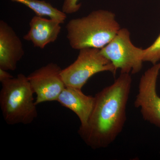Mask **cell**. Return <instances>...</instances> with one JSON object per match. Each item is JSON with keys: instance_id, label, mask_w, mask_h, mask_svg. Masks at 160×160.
Segmentation results:
<instances>
[{"instance_id": "obj_1", "label": "cell", "mask_w": 160, "mask_h": 160, "mask_svg": "<svg viewBox=\"0 0 160 160\" xmlns=\"http://www.w3.org/2000/svg\"><path fill=\"white\" fill-rule=\"evenodd\" d=\"M132 82L130 74L121 73L113 84L95 96L94 106L87 125L78 131L92 149L107 148L122 131L127 119L126 107Z\"/></svg>"}, {"instance_id": "obj_2", "label": "cell", "mask_w": 160, "mask_h": 160, "mask_svg": "<svg viewBox=\"0 0 160 160\" xmlns=\"http://www.w3.org/2000/svg\"><path fill=\"white\" fill-rule=\"evenodd\" d=\"M113 12L99 9L82 18L72 19L66 26L67 38L72 49H101L121 29Z\"/></svg>"}, {"instance_id": "obj_3", "label": "cell", "mask_w": 160, "mask_h": 160, "mask_svg": "<svg viewBox=\"0 0 160 160\" xmlns=\"http://www.w3.org/2000/svg\"><path fill=\"white\" fill-rule=\"evenodd\" d=\"M1 83L0 106L6 122L31 124L37 117L38 111L27 77L21 73Z\"/></svg>"}, {"instance_id": "obj_4", "label": "cell", "mask_w": 160, "mask_h": 160, "mask_svg": "<svg viewBox=\"0 0 160 160\" xmlns=\"http://www.w3.org/2000/svg\"><path fill=\"white\" fill-rule=\"evenodd\" d=\"M117 69L99 49L86 48L79 50L77 59L65 69L61 76L66 86L82 89L92 76L109 72L115 76Z\"/></svg>"}, {"instance_id": "obj_5", "label": "cell", "mask_w": 160, "mask_h": 160, "mask_svg": "<svg viewBox=\"0 0 160 160\" xmlns=\"http://www.w3.org/2000/svg\"><path fill=\"white\" fill-rule=\"evenodd\" d=\"M100 50L116 69L121 70V73L136 74L142 68L144 49L132 44L130 32L126 28L120 29L115 37Z\"/></svg>"}, {"instance_id": "obj_6", "label": "cell", "mask_w": 160, "mask_h": 160, "mask_svg": "<svg viewBox=\"0 0 160 160\" xmlns=\"http://www.w3.org/2000/svg\"><path fill=\"white\" fill-rule=\"evenodd\" d=\"M160 72V62L152 65L142 75L134 103L140 109L143 118L160 129V97L157 84Z\"/></svg>"}, {"instance_id": "obj_7", "label": "cell", "mask_w": 160, "mask_h": 160, "mask_svg": "<svg viewBox=\"0 0 160 160\" xmlns=\"http://www.w3.org/2000/svg\"><path fill=\"white\" fill-rule=\"evenodd\" d=\"M62 69L54 63H49L35 70L27 76L34 93L36 105L44 102L57 101L66 85L63 82Z\"/></svg>"}, {"instance_id": "obj_8", "label": "cell", "mask_w": 160, "mask_h": 160, "mask_svg": "<svg viewBox=\"0 0 160 160\" xmlns=\"http://www.w3.org/2000/svg\"><path fill=\"white\" fill-rule=\"evenodd\" d=\"M25 54L22 41L13 29L0 21V69L14 71Z\"/></svg>"}, {"instance_id": "obj_9", "label": "cell", "mask_w": 160, "mask_h": 160, "mask_svg": "<svg viewBox=\"0 0 160 160\" xmlns=\"http://www.w3.org/2000/svg\"><path fill=\"white\" fill-rule=\"evenodd\" d=\"M61 23L57 20L36 15L29 22V30L23 38L37 48L43 49L57 39L61 31Z\"/></svg>"}, {"instance_id": "obj_10", "label": "cell", "mask_w": 160, "mask_h": 160, "mask_svg": "<svg viewBox=\"0 0 160 160\" xmlns=\"http://www.w3.org/2000/svg\"><path fill=\"white\" fill-rule=\"evenodd\" d=\"M57 102L77 115L81 122L80 128L87 125L94 106V97L86 95L82 89L66 86Z\"/></svg>"}, {"instance_id": "obj_11", "label": "cell", "mask_w": 160, "mask_h": 160, "mask_svg": "<svg viewBox=\"0 0 160 160\" xmlns=\"http://www.w3.org/2000/svg\"><path fill=\"white\" fill-rule=\"evenodd\" d=\"M21 3L31 9L40 17L46 16L49 18L57 20L62 24L67 18V15L62 11L53 7L50 3L41 0H11Z\"/></svg>"}, {"instance_id": "obj_12", "label": "cell", "mask_w": 160, "mask_h": 160, "mask_svg": "<svg viewBox=\"0 0 160 160\" xmlns=\"http://www.w3.org/2000/svg\"><path fill=\"white\" fill-rule=\"evenodd\" d=\"M143 62H149L155 65L160 61V34L154 42L143 50Z\"/></svg>"}, {"instance_id": "obj_13", "label": "cell", "mask_w": 160, "mask_h": 160, "mask_svg": "<svg viewBox=\"0 0 160 160\" xmlns=\"http://www.w3.org/2000/svg\"><path fill=\"white\" fill-rule=\"evenodd\" d=\"M79 1V0H64L62 11L66 14L77 12L82 6V4L78 2Z\"/></svg>"}, {"instance_id": "obj_14", "label": "cell", "mask_w": 160, "mask_h": 160, "mask_svg": "<svg viewBox=\"0 0 160 160\" xmlns=\"http://www.w3.org/2000/svg\"><path fill=\"white\" fill-rule=\"evenodd\" d=\"M12 78H13V76L8 72L7 70L0 69V82L1 83Z\"/></svg>"}]
</instances>
